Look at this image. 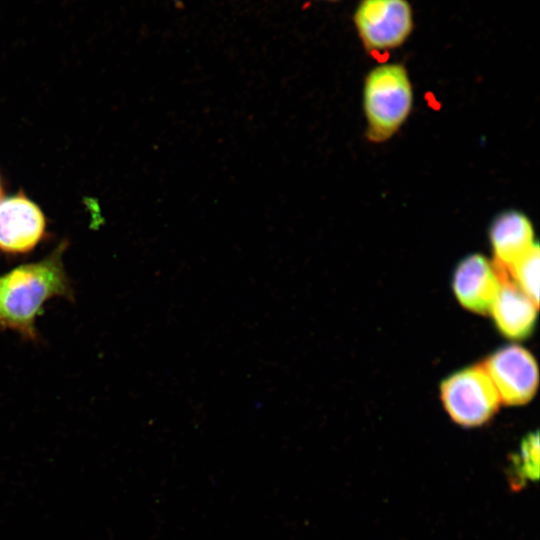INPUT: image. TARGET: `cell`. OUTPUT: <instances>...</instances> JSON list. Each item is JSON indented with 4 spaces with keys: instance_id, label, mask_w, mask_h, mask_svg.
Instances as JSON below:
<instances>
[{
    "instance_id": "1",
    "label": "cell",
    "mask_w": 540,
    "mask_h": 540,
    "mask_svg": "<svg viewBox=\"0 0 540 540\" xmlns=\"http://www.w3.org/2000/svg\"><path fill=\"white\" fill-rule=\"evenodd\" d=\"M67 244L40 261L19 265L0 277V329L31 341L38 339L36 320L53 298L74 299L63 265Z\"/></svg>"
},
{
    "instance_id": "2",
    "label": "cell",
    "mask_w": 540,
    "mask_h": 540,
    "mask_svg": "<svg viewBox=\"0 0 540 540\" xmlns=\"http://www.w3.org/2000/svg\"><path fill=\"white\" fill-rule=\"evenodd\" d=\"M412 105L413 89L404 66L386 63L373 68L363 88L368 138L374 142L391 138L407 120Z\"/></svg>"
},
{
    "instance_id": "6",
    "label": "cell",
    "mask_w": 540,
    "mask_h": 540,
    "mask_svg": "<svg viewBox=\"0 0 540 540\" xmlns=\"http://www.w3.org/2000/svg\"><path fill=\"white\" fill-rule=\"evenodd\" d=\"M505 271L481 254L465 257L456 267L453 291L466 309L478 314L490 313Z\"/></svg>"
},
{
    "instance_id": "4",
    "label": "cell",
    "mask_w": 540,
    "mask_h": 540,
    "mask_svg": "<svg viewBox=\"0 0 540 540\" xmlns=\"http://www.w3.org/2000/svg\"><path fill=\"white\" fill-rule=\"evenodd\" d=\"M354 22L363 45L371 51L399 47L413 29L407 0H361Z\"/></svg>"
},
{
    "instance_id": "12",
    "label": "cell",
    "mask_w": 540,
    "mask_h": 540,
    "mask_svg": "<svg viewBox=\"0 0 540 540\" xmlns=\"http://www.w3.org/2000/svg\"><path fill=\"white\" fill-rule=\"evenodd\" d=\"M1 196H2V188H1V185H0V199H1Z\"/></svg>"
},
{
    "instance_id": "5",
    "label": "cell",
    "mask_w": 540,
    "mask_h": 540,
    "mask_svg": "<svg viewBox=\"0 0 540 540\" xmlns=\"http://www.w3.org/2000/svg\"><path fill=\"white\" fill-rule=\"evenodd\" d=\"M494 384L501 403L522 405L529 402L538 387V367L526 349L510 345L497 350L482 364Z\"/></svg>"
},
{
    "instance_id": "9",
    "label": "cell",
    "mask_w": 540,
    "mask_h": 540,
    "mask_svg": "<svg viewBox=\"0 0 540 540\" xmlns=\"http://www.w3.org/2000/svg\"><path fill=\"white\" fill-rule=\"evenodd\" d=\"M537 309L505 272L490 310L499 331L513 340L528 337L535 325Z\"/></svg>"
},
{
    "instance_id": "10",
    "label": "cell",
    "mask_w": 540,
    "mask_h": 540,
    "mask_svg": "<svg viewBox=\"0 0 540 540\" xmlns=\"http://www.w3.org/2000/svg\"><path fill=\"white\" fill-rule=\"evenodd\" d=\"M510 279L539 307V247L536 244L508 271Z\"/></svg>"
},
{
    "instance_id": "3",
    "label": "cell",
    "mask_w": 540,
    "mask_h": 540,
    "mask_svg": "<svg viewBox=\"0 0 540 540\" xmlns=\"http://www.w3.org/2000/svg\"><path fill=\"white\" fill-rule=\"evenodd\" d=\"M440 395L452 420L464 427L484 424L501 404L496 388L481 364L445 378L440 385Z\"/></svg>"
},
{
    "instance_id": "8",
    "label": "cell",
    "mask_w": 540,
    "mask_h": 540,
    "mask_svg": "<svg viewBox=\"0 0 540 540\" xmlns=\"http://www.w3.org/2000/svg\"><path fill=\"white\" fill-rule=\"evenodd\" d=\"M494 264L506 272L537 243L529 218L515 210L499 214L490 227Z\"/></svg>"
},
{
    "instance_id": "7",
    "label": "cell",
    "mask_w": 540,
    "mask_h": 540,
    "mask_svg": "<svg viewBox=\"0 0 540 540\" xmlns=\"http://www.w3.org/2000/svg\"><path fill=\"white\" fill-rule=\"evenodd\" d=\"M45 218L40 208L23 194L0 200V250L23 254L43 238Z\"/></svg>"
},
{
    "instance_id": "11",
    "label": "cell",
    "mask_w": 540,
    "mask_h": 540,
    "mask_svg": "<svg viewBox=\"0 0 540 540\" xmlns=\"http://www.w3.org/2000/svg\"><path fill=\"white\" fill-rule=\"evenodd\" d=\"M513 483L522 485L537 480L539 476V436L530 433L521 442L519 453L512 459Z\"/></svg>"
}]
</instances>
